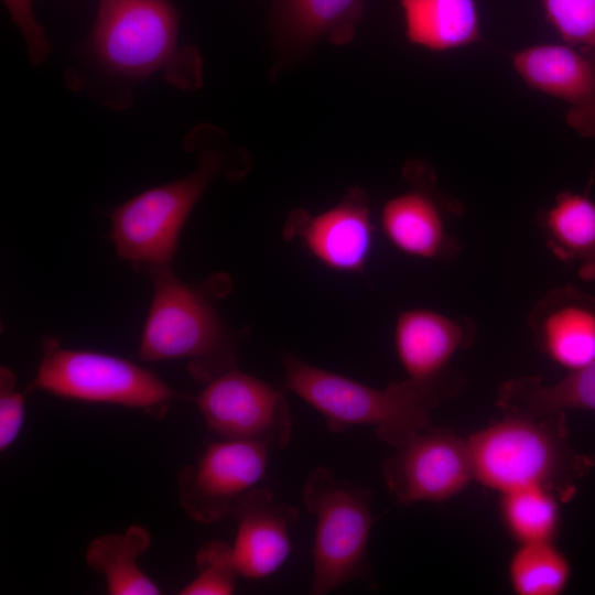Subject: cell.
<instances>
[{"label":"cell","instance_id":"1","mask_svg":"<svg viewBox=\"0 0 595 595\" xmlns=\"http://www.w3.org/2000/svg\"><path fill=\"white\" fill-rule=\"evenodd\" d=\"M180 13L169 0H98L86 44L93 84L86 90L109 107L130 105L129 85L162 75L176 89L204 82L198 50L180 43Z\"/></svg>","mask_w":595,"mask_h":595},{"label":"cell","instance_id":"2","mask_svg":"<svg viewBox=\"0 0 595 595\" xmlns=\"http://www.w3.org/2000/svg\"><path fill=\"white\" fill-rule=\"evenodd\" d=\"M186 145L197 158L191 173L147 190L109 214L117 253L138 271L171 268L183 226L208 185L219 174H235L229 171L232 147L221 130L197 127Z\"/></svg>","mask_w":595,"mask_h":595},{"label":"cell","instance_id":"3","mask_svg":"<svg viewBox=\"0 0 595 595\" xmlns=\"http://www.w3.org/2000/svg\"><path fill=\"white\" fill-rule=\"evenodd\" d=\"M153 298L140 338L142 360L185 359L191 375L206 383L235 367L238 338L217 311L216 300L230 289V279L215 274L188 284L171 268L148 272Z\"/></svg>","mask_w":595,"mask_h":595},{"label":"cell","instance_id":"4","mask_svg":"<svg viewBox=\"0 0 595 595\" xmlns=\"http://www.w3.org/2000/svg\"><path fill=\"white\" fill-rule=\"evenodd\" d=\"M466 440L474 479L499 494L542 486L564 501L593 466L572 447L565 413L504 414Z\"/></svg>","mask_w":595,"mask_h":595},{"label":"cell","instance_id":"5","mask_svg":"<svg viewBox=\"0 0 595 595\" xmlns=\"http://www.w3.org/2000/svg\"><path fill=\"white\" fill-rule=\"evenodd\" d=\"M285 388L317 410L332 433L369 425L376 436L398 447L430 428L437 403L409 379L375 388L281 353Z\"/></svg>","mask_w":595,"mask_h":595},{"label":"cell","instance_id":"6","mask_svg":"<svg viewBox=\"0 0 595 595\" xmlns=\"http://www.w3.org/2000/svg\"><path fill=\"white\" fill-rule=\"evenodd\" d=\"M302 498L316 518L311 594L324 595L367 578L372 493L318 466L309 474Z\"/></svg>","mask_w":595,"mask_h":595},{"label":"cell","instance_id":"7","mask_svg":"<svg viewBox=\"0 0 595 595\" xmlns=\"http://www.w3.org/2000/svg\"><path fill=\"white\" fill-rule=\"evenodd\" d=\"M29 388L66 399L141 409L159 418L172 401L188 399L130 360L62 348L52 340L45 344L44 356Z\"/></svg>","mask_w":595,"mask_h":595},{"label":"cell","instance_id":"8","mask_svg":"<svg viewBox=\"0 0 595 595\" xmlns=\"http://www.w3.org/2000/svg\"><path fill=\"white\" fill-rule=\"evenodd\" d=\"M192 400L208 429L224 440L252 442L269 451L289 444L292 420L284 390L236 366L209 379Z\"/></svg>","mask_w":595,"mask_h":595},{"label":"cell","instance_id":"9","mask_svg":"<svg viewBox=\"0 0 595 595\" xmlns=\"http://www.w3.org/2000/svg\"><path fill=\"white\" fill-rule=\"evenodd\" d=\"M409 188L389 198L380 210L379 224L388 242L399 252L426 261H448L461 251L450 231V218L463 208L437 191L431 169L420 162L405 164Z\"/></svg>","mask_w":595,"mask_h":595},{"label":"cell","instance_id":"10","mask_svg":"<svg viewBox=\"0 0 595 595\" xmlns=\"http://www.w3.org/2000/svg\"><path fill=\"white\" fill-rule=\"evenodd\" d=\"M381 472L388 490L404 506L445 501L474 479L467 440L431 426L394 447Z\"/></svg>","mask_w":595,"mask_h":595},{"label":"cell","instance_id":"11","mask_svg":"<svg viewBox=\"0 0 595 595\" xmlns=\"http://www.w3.org/2000/svg\"><path fill=\"white\" fill-rule=\"evenodd\" d=\"M269 450L236 440L212 443L199 459L178 475L180 504L199 523L231 515L238 501L263 478Z\"/></svg>","mask_w":595,"mask_h":595},{"label":"cell","instance_id":"12","mask_svg":"<svg viewBox=\"0 0 595 595\" xmlns=\"http://www.w3.org/2000/svg\"><path fill=\"white\" fill-rule=\"evenodd\" d=\"M283 237L298 240L328 270L358 274L369 261L375 236L368 194L350 187L333 206L315 214L292 210L283 226Z\"/></svg>","mask_w":595,"mask_h":595},{"label":"cell","instance_id":"13","mask_svg":"<svg viewBox=\"0 0 595 595\" xmlns=\"http://www.w3.org/2000/svg\"><path fill=\"white\" fill-rule=\"evenodd\" d=\"M475 335V324L467 317L413 307L396 317L393 344L407 379L439 404L457 388L451 363L474 343Z\"/></svg>","mask_w":595,"mask_h":595},{"label":"cell","instance_id":"14","mask_svg":"<svg viewBox=\"0 0 595 595\" xmlns=\"http://www.w3.org/2000/svg\"><path fill=\"white\" fill-rule=\"evenodd\" d=\"M511 63L532 89L567 105L565 122L583 138L595 137V58L566 44L516 51Z\"/></svg>","mask_w":595,"mask_h":595},{"label":"cell","instance_id":"15","mask_svg":"<svg viewBox=\"0 0 595 595\" xmlns=\"http://www.w3.org/2000/svg\"><path fill=\"white\" fill-rule=\"evenodd\" d=\"M538 349L574 371L595 359V296L567 284L548 291L528 316Z\"/></svg>","mask_w":595,"mask_h":595},{"label":"cell","instance_id":"16","mask_svg":"<svg viewBox=\"0 0 595 595\" xmlns=\"http://www.w3.org/2000/svg\"><path fill=\"white\" fill-rule=\"evenodd\" d=\"M231 516L237 521L232 550L240 576L259 580L275 573L290 555V530L299 510L278 502L271 490L256 487Z\"/></svg>","mask_w":595,"mask_h":595},{"label":"cell","instance_id":"17","mask_svg":"<svg viewBox=\"0 0 595 595\" xmlns=\"http://www.w3.org/2000/svg\"><path fill=\"white\" fill-rule=\"evenodd\" d=\"M363 8V0H275L273 39L279 57L296 55L321 41L349 43Z\"/></svg>","mask_w":595,"mask_h":595},{"label":"cell","instance_id":"18","mask_svg":"<svg viewBox=\"0 0 595 595\" xmlns=\"http://www.w3.org/2000/svg\"><path fill=\"white\" fill-rule=\"evenodd\" d=\"M538 223L552 255L573 266L583 280H595V202L584 194L561 192Z\"/></svg>","mask_w":595,"mask_h":595},{"label":"cell","instance_id":"19","mask_svg":"<svg viewBox=\"0 0 595 595\" xmlns=\"http://www.w3.org/2000/svg\"><path fill=\"white\" fill-rule=\"evenodd\" d=\"M496 404L504 414L543 416L570 409L595 412V359L553 383H543L537 376L508 379L497 390Z\"/></svg>","mask_w":595,"mask_h":595},{"label":"cell","instance_id":"20","mask_svg":"<svg viewBox=\"0 0 595 595\" xmlns=\"http://www.w3.org/2000/svg\"><path fill=\"white\" fill-rule=\"evenodd\" d=\"M409 43L444 52L482 41L475 0H400Z\"/></svg>","mask_w":595,"mask_h":595},{"label":"cell","instance_id":"21","mask_svg":"<svg viewBox=\"0 0 595 595\" xmlns=\"http://www.w3.org/2000/svg\"><path fill=\"white\" fill-rule=\"evenodd\" d=\"M151 544L147 528L133 524L122 533H109L90 541L86 564L104 576L110 595H158L160 587L138 565Z\"/></svg>","mask_w":595,"mask_h":595},{"label":"cell","instance_id":"22","mask_svg":"<svg viewBox=\"0 0 595 595\" xmlns=\"http://www.w3.org/2000/svg\"><path fill=\"white\" fill-rule=\"evenodd\" d=\"M502 524L518 544L554 542L561 523L560 497L542 486L499 494Z\"/></svg>","mask_w":595,"mask_h":595},{"label":"cell","instance_id":"23","mask_svg":"<svg viewBox=\"0 0 595 595\" xmlns=\"http://www.w3.org/2000/svg\"><path fill=\"white\" fill-rule=\"evenodd\" d=\"M571 564L554 542L518 544L508 563V581L517 595H559L571 578Z\"/></svg>","mask_w":595,"mask_h":595},{"label":"cell","instance_id":"24","mask_svg":"<svg viewBox=\"0 0 595 595\" xmlns=\"http://www.w3.org/2000/svg\"><path fill=\"white\" fill-rule=\"evenodd\" d=\"M197 576L180 589L181 595H229L235 592L240 576L232 545L213 540L197 552Z\"/></svg>","mask_w":595,"mask_h":595},{"label":"cell","instance_id":"25","mask_svg":"<svg viewBox=\"0 0 595 595\" xmlns=\"http://www.w3.org/2000/svg\"><path fill=\"white\" fill-rule=\"evenodd\" d=\"M564 44L595 58V0H540Z\"/></svg>","mask_w":595,"mask_h":595},{"label":"cell","instance_id":"26","mask_svg":"<svg viewBox=\"0 0 595 595\" xmlns=\"http://www.w3.org/2000/svg\"><path fill=\"white\" fill-rule=\"evenodd\" d=\"M11 21L19 29L33 67L42 65L51 50V43L32 7V0H2Z\"/></svg>","mask_w":595,"mask_h":595},{"label":"cell","instance_id":"27","mask_svg":"<svg viewBox=\"0 0 595 595\" xmlns=\"http://www.w3.org/2000/svg\"><path fill=\"white\" fill-rule=\"evenodd\" d=\"M15 376L7 367L0 369V451L10 447L19 436L25 413L24 394L14 389Z\"/></svg>","mask_w":595,"mask_h":595}]
</instances>
